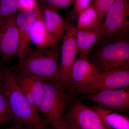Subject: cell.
Wrapping results in <instances>:
<instances>
[{"mask_svg": "<svg viewBox=\"0 0 129 129\" xmlns=\"http://www.w3.org/2000/svg\"><path fill=\"white\" fill-rule=\"evenodd\" d=\"M87 57L99 74L129 67V35L101 37Z\"/></svg>", "mask_w": 129, "mask_h": 129, "instance_id": "cell-1", "label": "cell"}, {"mask_svg": "<svg viewBox=\"0 0 129 129\" xmlns=\"http://www.w3.org/2000/svg\"><path fill=\"white\" fill-rule=\"evenodd\" d=\"M3 89L15 124L33 129H47L49 125L28 101L16 82L14 71L3 69Z\"/></svg>", "mask_w": 129, "mask_h": 129, "instance_id": "cell-2", "label": "cell"}, {"mask_svg": "<svg viewBox=\"0 0 129 129\" xmlns=\"http://www.w3.org/2000/svg\"><path fill=\"white\" fill-rule=\"evenodd\" d=\"M60 48L59 46L40 50L30 48L14 71L43 81H61L60 79Z\"/></svg>", "mask_w": 129, "mask_h": 129, "instance_id": "cell-3", "label": "cell"}, {"mask_svg": "<svg viewBox=\"0 0 129 129\" xmlns=\"http://www.w3.org/2000/svg\"><path fill=\"white\" fill-rule=\"evenodd\" d=\"M44 81V96L39 113L52 128L62 121L70 104L78 95L61 81Z\"/></svg>", "mask_w": 129, "mask_h": 129, "instance_id": "cell-4", "label": "cell"}, {"mask_svg": "<svg viewBox=\"0 0 129 129\" xmlns=\"http://www.w3.org/2000/svg\"><path fill=\"white\" fill-rule=\"evenodd\" d=\"M129 85V67H127L100 74L83 85L69 87L72 92L78 95L125 88Z\"/></svg>", "mask_w": 129, "mask_h": 129, "instance_id": "cell-5", "label": "cell"}, {"mask_svg": "<svg viewBox=\"0 0 129 129\" xmlns=\"http://www.w3.org/2000/svg\"><path fill=\"white\" fill-rule=\"evenodd\" d=\"M63 120L73 129H111L95 111L82 103L78 96L70 104Z\"/></svg>", "mask_w": 129, "mask_h": 129, "instance_id": "cell-6", "label": "cell"}, {"mask_svg": "<svg viewBox=\"0 0 129 129\" xmlns=\"http://www.w3.org/2000/svg\"><path fill=\"white\" fill-rule=\"evenodd\" d=\"M129 0H115L106 13L102 37L129 35Z\"/></svg>", "mask_w": 129, "mask_h": 129, "instance_id": "cell-7", "label": "cell"}, {"mask_svg": "<svg viewBox=\"0 0 129 129\" xmlns=\"http://www.w3.org/2000/svg\"><path fill=\"white\" fill-rule=\"evenodd\" d=\"M81 98L115 112L124 113L129 108V88L127 87L86 94Z\"/></svg>", "mask_w": 129, "mask_h": 129, "instance_id": "cell-8", "label": "cell"}, {"mask_svg": "<svg viewBox=\"0 0 129 129\" xmlns=\"http://www.w3.org/2000/svg\"><path fill=\"white\" fill-rule=\"evenodd\" d=\"M76 32V27L69 21L60 48V79L62 83L68 86L72 66L78 55Z\"/></svg>", "mask_w": 129, "mask_h": 129, "instance_id": "cell-9", "label": "cell"}, {"mask_svg": "<svg viewBox=\"0 0 129 129\" xmlns=\"http://www.w3.org/2000/svg\"><path fill=\"white\" fill-rule=\"evenodd\" d=\"M15 16L3 21L0 28V56L5 64L17 56L18 51L19 34Z\"/></svg>", "mask_w": 129, "mask_h": 129, "instance_id": "cell-10", "label": "cell"}, {"mask_svg": "<svg viewBox=\"0 0 129 129\" xmlns=\"http://www.w3.org/2000/svg\"><path fill=\"white\" fill-rule=\"evenodd\" d=\"M38 8L35 10L21 11L15 16L19 34L18 49L17 55L18 62L23 59L31 48L30 29L36 18Z\"/></svg>", "mask_w": 129, "mask_h": 129, "instance_id": "cell-11", "label": "cell"}, {"mask_svg": "<svg viewBox=\"0 0 129 129\" xmlns=\"http://www.w3.org/2000/svg\"><path fill=\"white\" fill-rule=\"evenodd\" d=\"M16 82L30 104L39 113L44 94V81L13 71Z\"/></svg>", "mask_w": 129, "mask_h": 129, "instance_id": "cell-12", "label": "cell"}, {"mask_svg": "<svg viewBox=\"0 0 129 129\" xmlns=\"http://www.w3.org/2000/svg\"><path fill=\"white\" fill-rule=\"evenodd\" d=\"M40 5L47 29L52 39L58 44L66 32L70 21L60 15L57 10L43 2Z\"/></svg>", "mask_w": 129, "mask_h": 129, "instance_id": "cell-13", "label": "cell"}, {"mask_svg": "<svg viewBox=\"0 0 129 129\" xmlns=\"http://www.w3.org/2000/svg\"><path fill=\"white\" fill-rule=\"evenodd\" d=\"M99 74L88 57L79 56L72 66L69 86L83 85L92 80Z\"/></svg>", "mask_w": 129, "mask_h": 129, "instance_id": "cell-14", "label": "cell"}, {"mask_svg": "<svg viewBox=\"0 0 129 129\" xmlns=\"http://www.w3.org/2000/svg\"><path fill=\"white\" fill-rule=\"evenodd\" d=\"M30 38L36 48L44 50L58 45L49 34L44 22L40 3L37 13L30 29Z\"/></svg>", "mask_w": 129, "mask_h": 129, "instance_id": "cell-15", "label": "cell"}, {"mask_svg": "<svg viewBox=\"0 0 129 129\" xmlns=\"http://www.w3.org/2000/svg\"><path fill=\"white\" fill-rule=\"evenodd\" d=\"M104 32L103 23L99 25L96 30H76V43L79 56H88L93 47L104 34Z\"/></svg>", "mask_w": 129, "mask_h": 129, "instance_id": "cell-16", "label": "cell"}, {"mask_svg": "<svg viewBox=\"0 0 129 129\" xmlns=\"http://www.w3.org/2000/svg\"><path fill=\"white\" fill-rule=\"evenodd\" d=\"M106 125L111 129H129V119L119 113L95 105L91 106Z\"/></svg>", "mask_w": 129, "mask_h": 129, "instance_id": "cell-17", "label": "cell"}, {"mask_svg": "<svg viewBox=\"0 0 129 129\" xmlns=\"http://www.w3.org/2000/svg\"><path fill=\"white\" fill-rule=\"evenodd\" d=\"M76 30H96L99 26L98 12L94 3L91 4L78 17Z\"/></svg>", "mask_w": 129, "mask_h": 129, "instance_id": "cell-18", "label": "cell"}, {"mask_svg": "<svg viewBox=\"0 0 129 129\" xmlns=\"http://www.w3.org/2000/svg\"><path fill=\"white\" fill-rule=\"evenodd\" d=\"M20 11L19 0H0V16L3 21L16 16Z\"/></svg>", "mask_w": 129, "mask_h": 129, "instance_id": "cell-19", "label": "cell"}, {"mask_svg": "<svg viewBox=\"0 0 129 129\" xmlns=\"http://www.w3.org/2000/svg\"><path fill=\"white\" fill-rule=\"evenodd\" d=\"M13 120L11 112L6 97L3 85L0 89V127Z\"/></svg>", "mask_w": 129, "mask_h": 129, "instance_id": "cell-20", "label": "cell"}, {"mask_svg": "<svg viewBox=\"0 0 129 129\" xmlns=\"http://www.w3.org/2000/svg\"><path fill=\"white\" fill-rule=\"evenodd\" d=\"M92 0H74L73 9L69 13L70 21L77 20L79 14L90 6Z\"/></svg>", "mask_w": 129, "mask_h": 129, "instance_id": "cell-21", "label": "cell"}, {"mask_svg": "<svg viewBox=\"0 0 129 129\" xmlns=\"http://www.w3.org/2000/svg\"><path fill=\"white\" fill-rule=\"evenodd\" d=\"M115 0H93L98 14L99 25L103 23L107 12Z\"/></svg>", "mask_w": 129, "mask_h": 129, "instance_id": "cell-22", "label": "cell"}, {"mask_svg": "<svg viewBox=\"0 0 129 129\" xmlns=\"http://www.w3.org/2000/svg\"><path fill=\"white\" fill-rule=\"evenodd\" d=\"M74 0H44L43 2L49 6L56 10L70 7Z\"/></svg>", "mask_w": 129, "mask_h": 129, "instance_id": "cell-23", "label": "cell"}, {"mask_svg": "<svg viewBox=\"0 0 129 129\" xmlns=\"http://www.w3.org/2000/svg\"><path fill=\"white\" fill-rule=\"evenodd\" d=\"M21 11L35 10L39 7V3L36 0H19Z\"/></svg>", "mask_w": 129, "mask_h": 129, "instance_id": "cell-24", "label": "cell"}, {"mask_svg": "<svg viewBox=\"0 0 129 129\" xmlns=\"http://www.w3.org/2000/svg\"><path fill=\"white\" fill-rule=\"evenodd\" d=\"M52 129H73L64 122L63 120L54 126Z\"/></svg>", "mask_w": 129, "mask_h": 129, "instance_id": "cell-25", "label": "cell"}, {"mask_svg": "<svg viewBox=\"0 0 129 129\" xmlns=\"http://www.w3.org/2000/svg\"><path fill=\"white\" fill-rule=\"evenodd\" d=\"M3 129H33L30 127L24 126V125H19L15 124L14 125Z\"/></svg>", "mask_w": 129, "mask_h": 129, "instance_id": "cell-26", "label": "cell"}, {"mask_svg": "<svg viewBox=\"0 0 129 129\" xmlns=\"http://www.w3.org/2000/svg\"><path fill=\"white\" fill-rule=\"evenodd\" d=\"M3 69L0 67V89L3 87Z\"/></svg>", "mask_w": 129, "mask_h": 129, "instance_id": "cell-27", "label": "cell"}, {"mask_svg": "<svg viewBox=\"0 0 129 129\" xmlns=\"http://www.w3.org/2000/svg\"><path fill=\"white\" fill-rule=\"evenodd\" d=\"M3 20H2V19L1 17V16H0V28H1L3 24Z\"/></svg>", "mask_w": 129, "mask_h": 129, "instance_id": "cell-28", "label": "cell"}, {"mask_svg": "<svg viewBox=\"0 0 129 129\" xmlns=\"http://www.w3.org/2000/svg\"><path fill=\"white\" fill-rule=\"evenodd\" d=\"M36 1H44V0H36Z\"/></svg>", "mask_w": 129, "mask_h": 129, "instance_id": "cell-29", "label": "cell"}]
</instances>
